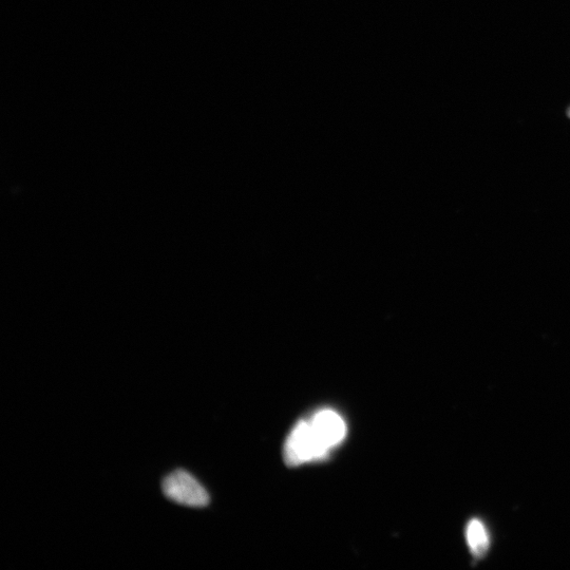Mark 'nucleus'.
Segmentation results:
<instances>
[{
	"label": "nucleus",
	"mask_w": 570,
	"mask_h": 570,
	"mask_svg": "<svg viewBox=\"0 0 570 570\" xmlns=\"http://www.w3.org/2000/svg\"><path fill=\"white\" fill-rule=\"evenodd\" d=\"M568 117L570 118V108H569V110H568Z\"/></svg>",
	"instance_id": "nucleus-4"
},
{
	"label": "nucleus",
	"mask_w": 570,
	"mask_h": 570,
	"mask_svg": "<svg viewBox=\"0 0 570 570\" xmlns=\"http://www.w3.org/2000/svg\"><path fill=\"white\" fill-rule=\"evenodd\" d=\"M162 489L168 500L187 507L203 508L211 501L206 489L184 470H176L167 475Z\"/></svg>",
	"instance_id": "nucleus-2"
},
{
	"label": "nucleus",
	"mask_w": 570,
	"mask_h": 570,
	"mask_svg": "<svg viewBox=\"0 0 570 570\" xmlns=\"http://www.w3.org/2000/svg\"><path fill=\"white\" fill-rule=\"evenodd\" d=\"M346 436L347 424L338 412L319 410L292 429L284 445V461L290 467H297L326 460Z\"/></svg>",
	"instance_id": "nucleus-1"
},
{
	"label": "nucleus",
	"mask_w": 570,
	"mask_h": 570,
	"mask_svg": "<svg viewBox=\"0 0 570 570\" xmlns=\"http://www.w3.org/2000/svg\"><path fill=\"white\" fill-rule=\"evenodd\" d=\"M466 540L471 554L475 558H483L489 549L490 538L484 523L478 519H472L467 524Z\"/></svg>",
	"instance_id": "nucleus-3"
}]
</instances>
